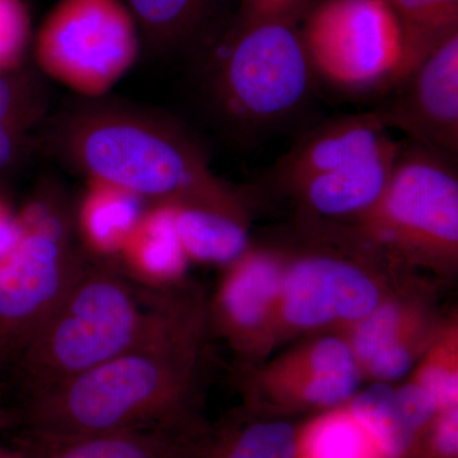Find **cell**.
<instances>
[{"label":"cell","instance_id":"7c38bea8","mask_svg":"<svg viewBox=\"0 0 458 458\" xmlns=\"http://www.w3.org/2000/svg\"><path fill=\"white\" fill-rule=\"evenodd\" d=\"M370 111L385 129L457 161L458 33L421 60Z\"/></svg>","mask_w":458,"mask_h":458},{"label":"cell","instance_id":"cb8c5ba5","mask_svg":"<svg viewBox=\"0 0 458 458\" xmlns=\"http://www.w3.org/2000/svg\"><path fill=\"white\" fill-rule=\"evenodd\" d=\"M345 406L372 436L386 457H408L415 434L403 418L391 384L370 382L369 387L360 388Z\"/></svg>","mask_w":458,"mask_h":458},{"label":"cell","instance_id":"3957f363","mask_svg":"<svg viewBox=\"0 0 458 458\" xmlns=\"http://www.w3.org/2000/svg\"><path fill=\"white\" fill-rule=\"evenodd\" d=\"M159 291L90 259L16 361L27 397L55 388L135 345L152 327Z\"/></svg>","mask_w":458,"mask_h":458},{"label":"cell","instance_id":"4fadbf2b","mask_svg":"<svg viewBox=\"0 0 458 458\" xmlns=\"http://www.w3.org/2000/svg\"><path fill=\"white\" fill-rule=\"evenodd\" d=\"M393 140L372 113L344 114L322 123L271 167L269 182L286 195L304 181L372 155Z\"/></svg>","mask_w":458,"mask_h":458},{"label":"cell","instance_id":"52a82bcc","mask_svg":"<svg viewBox=\"0 0 458 458\" xmlns=\"http://www.w3.org/2000/svg\"><path fill=\"white\" fill-rule=\"evenodd\" d=\"M315 78L300 26L237 23L214 59L210 93L232 126L261 132L302 110L311 98Z\"/></svg>","mask_w":458,"mask_h":458},{"label":"cell","instance_id":"44dd1931","mask_svg":"<svg viewBox=\"0 0 458 458\" xmlns=\"http://www.w3.org/2000/svg\"><path fill=\"white\" fill-rule=\"evenodd\" d=\"M45 113L44 89L29 69L22 65L0 73V174L23 158Z\"/></svg>","mask_w":458,"mask_h":458},{"label":"cell","instance_id":"2e32d148","mask_svg":"<svg viewBox=\"0 0 458 458\" xmlns=\"http://www.w3.org/2000/svg\"><path fill=\"white\" fill-rule=\"evenodd\" d=\"M148 208L147 201L128 190L104 181H87L75 208V227L84 251L93 260L114 264Z\"/></svg>","mask_w":458,"mask_h":458},{"label":"cell","instance_id":"1f68e13d","mask_svg":"<svg viewBox=\"0 0 458 458\" xmlns=\"http://www.w3.org/2000/svg\"><path fill=\"white\" fill-rule=\"evenodd\" d=\"M0 458H30V456L23 448L18 447L13 450V448L0 445Z\"/></svg>","mask_w":458,"mask_h":458},{"label":"cell","instance_id":"484cf974","mask_svg":"<svg viewBox=\"0 0 458 458\" xmlns=\"http://www.w3.org/2000/svg\"><path fill=\"white\" fill-rule=\"evenodd\" d=\"M410 378L432 394L439 410L458 405V318H443L432 344Z\"/></svg>","mask_w":458,"mask_h":458},{"label":"cell","instance_id":"30bf717a","mask_svg":"<svg viewBox=\"0 0 458 458\" xmlns=\"http://www.w3.org/2000/svg\"><path fill=\"white\" fill-rule=\"evenodd\" d=\"M243 408L292 419L344 405L360 390L361 376L344 334H321L259 366L240 369Z\"/></svg>","mask_w":458,"mask_h":458},{"label":"cell","instance_id":"ac0fdd59","mask_svg":"<svg viewBox=\"0 0 458 458\" xmlns=\"http://www.w3.org/2000/svg\"><path fill=\"white\" fill-rule=\"evenodd\" d=\"M174 205H149L120 255V270L135 284L164 291L186 282L189 259L174 221Z\"/></svg>","mask_w":458,"mask_h":458},{"label":"cell","instance_id":"ba28073f","mask_svg":"<svg viewBox=\"0 0 458 458\" xmlns=\"http://www.w3.org/2000/svg\"><path fill=\"white\" fill-rule=\"evenodd\" d=\"M140 29L123 0H60L35 40L42 73L78 95L99 98L140 55Z\"/></svg>","mask_w":458,"mask_h":458},{"label":"cell","instance_id":"7a4b0ae2","mask_svg":"<svg viewBox=\"0 0 458 458\" xmlns=\"http://www.w3.org/2000/svg\"><path fill=\"white\" fill-rule=\"evenodd\" d=\"M54 141L89 180L128 190L149 205L209 208L250 223L246 194L216 176L203 148L174 123L93 106L63 120Z\"/></svg>","mask_w":458,"mask_h":458},{"label":"cell","instance_id":"f1b7e54d","mask_svg":"<svg viewBox=\"0 0 458 458\" xmlns=\"http://www.w3.org/2000/svg\"><path fill=\"white\" fill-rule=\"evenodd\" d=\"M318 0H242L240 25L280 22L300 26Z\"/></svg>","mask_w":458,"mask_h":458},{"label":"cell","instance_id":"8fae6325","mask_svg":"<svg viewBox=\"0 0 458 458\" xmlns=\"http://www.w3.org/2000/svg\"><path fill=\"white\" fill-rule=\"evenodd\" d=\"M285 247L254 245L223 267L207 310L213 336L233 352L240 369L269 360L279 346V293Z\"/></svg>","mask_w":458,"mask_h":458},{"label":"cell","instance_id":"d6986e66","mask_svg":"<svg viewBox=\"0 0 458 458\" xmlns=\"http://www.w3.org/2000/svg\"><path fill=\"white\" fill-rule=\"evenodd\" d=\"M300 423L245 408L219 426H205L190 458H295Z\"/></svg>","mask_w":458,"mask_h":458},{"label":"cell","instance_id":"6da1fadb","mask_svg":"<svg viewBox=\"0 0 458 458\" xmlns=\"http://www.w3.org/2000/svg\"><path fill=\"white\" fill-rule=\"evenodd\" d=\"M208 295L186 282L159 291L152 327L106 363L27 397L26 434L75 437L138 429H191L209 360Z\"/></svg>","mask_w":458,"mask_h":458},{"label":"cell","instance_id":"4dcf8cb0","mask_svg":"<svg viewBox=\"0 0 458 458\" xmlns=\"http://www.w3.org/2000/svg\"><path fill=\"white\" fill-rule=\"evenodd\" d=\"M18 237L17 212L0 198V262L4 260Z\"/></svg>","mask_w":458,"mask_h":458},{"label":"cell","instance_id":"83f0119b","mask_svg":"<svg viewBox=\"0 0 458 458\" xmlns=\"http://www.w3.org/2000/svg\"><path fill=\"white\" fill-rule=\"evenodd\" d=\"M406 458H458V405L434 417L419 433Z\"/></svg>","mask_w":458,"mask_h":458},{"label":"cell","instance_id":"603a6c76","mask_svg":"<svg viewBox=\"0 0 458 458\" xmlns=\"http://www.w3.org/2000/svg\"><path fill=\"white\" fill-rule=\"evenodd\" d=\"M295 458H387L345 403L300 423Z\"/></svg>","mask_w":458,"mask_h":458},{"label":"cell","instance_id":"f546056e","mask_svg":"<svg viewBox=\"0 0 458 458\" xmlns=\"http://www.w3.org/2000/svg\"><path fill=\"white\" fill-rule=\"evenodd\" d=\"M394 391H396L397 401H399L403 418L408 421L409 427L411 428L415 438H417L419 433L433 420L441 410L437 405L432 394L414 379H406L400 387L394 388Z\"/></svg>","mask_w":458,"mask_h":458},{"label":"cell","instance_id":"5b68a950","mask_svg":"<svg viewBox=\"0 0 458 458\" xmlns=\"http://www.w3.org/2000/svg\"><path fill=\"white\" fill-rule=\"evenodd\" d=\"M456 162L406 140L378 201L345 225L405 270L448 278L458 267Z\"/></svg>","mask_w":458,"mask_h":458},{"label":"cell","instance_id":"277c9868","mask_svg":"<svg viewBox=\"0 0 458 458\" xmlns=\"http://www.w3.org/2000/svg\"><path fill=\"white\" fill-rule=\"evenodd\" d=\"M303 223L306 238L284 246L279 345L298 336L346 333L390 294L397 284L390 274L403 269L345 225Z\"/></svg>","mask_w":458,"mask_h":458},{"label":"cell","instance_id":"7402d4cb","mask_svg":"<svg viewBox=\"0 0 458 458\" xmlns=\"http://www.w3.org/2000/svg\"><path fill=\"white\" fill-rule=\"evenodd\" d=\"M386 2L393 9L403 35L399 82L436 47L458 33V0Z\"/></svg>","mask_w":458,"mask_h":458},{"label":"cell","instance_id":"5bb4252c","mask_svg":"<svg viewBox=\"0 0 458 458\" xmlns=\"http://www.w3.org/2000/svg\"><path fill=\"white\" fill-rule=\"evenodd\" d=\"M399 149L400 143L388 140L372 155L304 181L286 197L293 199L304 221L349 225L384 194Z\"/></svg>","mask_w":458,"mask_h":458},{"label":"cell","instance_id":"4316f807","mask_svg":"<svg viewBox=\"0 0 458 458\" xmlns=\"http://www.w3.org/2000/svg\"><path fill=\"white\" fill-rule=\"evenodd\" d=\"M31 20L23 0H0V73L23 65Z\"/></svg>","mask_w":458,"mask_h":458},{"label":"cell","instance_id":"9c48e42d","mask_svg":"<svg viewBox=\"0 0 458 458\" xmlns=\"http://www.w3.org/2000/svg\"><path fill=\"white\" fill-rule=\"evenodd\" d=\"M316 77L352 95L399 80L403 35L386 0H318L300 25Z\"/></svg>","mask_w":458,"mask_h":458},{"label":"cell","instance_id":"ffe728a7","mask_svg":"<svg viewBox=\"0 0 458 458\" xmlns=\"http://www.w3.org/2000/svg\"><path fill=\"white\" fill-rule=\"evenodd\" d=\"M174 228L190 262L227 267L251 246L249 223L209 208L174 205Z\"/></svg>","mask_w":458,"mask_h":458},{"label":"cell","instance_id":"d6a6232c","mask_svg":"<svg viewBox=\"0 0 458 458\" xmlns=\"http://www.w3.org/2000/svg\"><path fill=\"white\" fill-rule=\"evenodd\" d=\"M2 369V366H0ZM7 423V412H5L4 405H3L2 384H0V428H3Z\"/></svg>","mask_w":458,"mask_h":458},{"label":"cell","instance_id":"8992f818","mask_svg":"<svg viewBox=\"0 0 458 458\" xmlns=\"http://www.w3.org/2000/svg\"><path fill=\"white\" fill-rule=\"evenodd\" d=\"M18 237L0 262V366L14 361L90 258L75 227V209L42 189L17 210Z\"/></svg>","mask_w":458,"mask_h":458},{"label":"cell","instance_id":"d4e9b609","mask_svg":"<svg viewBox=\"0 0 458 458\" xmlns=\"http://www.w3.org/2000/svg\"><path fill=\"white\" fill-rule=\"evenodd\" d=\"M213 0H125L138 29L156 50H168L197 30Z\"/></svg>","mask_w":458,"mask_h":458},{"label":"cell","instance_id":"e0dca14e","mask_svg":"<svg viewBox=\"0 0 458 458\" xmlns=\"http://www.w3.org/2000/svg\"><path fill=\"white\" fill-rule=\"evenodd\" d=\"M432 298L411 285H394L378 306L344 333L361 376L370 360L382 352L427 333L441 321Z\"/></svg>","mask_w":458,"mask_h":458},{"label":"cell","instance_id":"9a60e30c","mask_svg":"<svg viewBox=\"0 0 458 458\" xmlns=\"http://www.w3.org/2000/svg\"><path fill=\"white\" fill-rule=\"evenodd\" d=\"M205 423L191 429H138L75 437L25 434L30 458H190Z\"/></svg>","mask_w":458,"mask_h":458}]
</instances>
